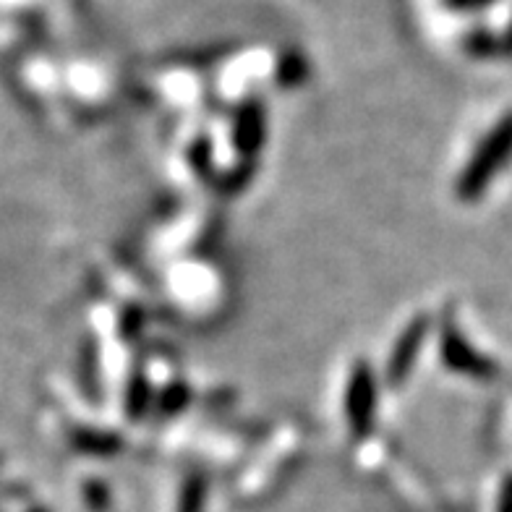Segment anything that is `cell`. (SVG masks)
<instances>
[{
    "label": "cell",
    "instance_id": "obj_1",
    "mask_svg": "<svg viewBox=\"0 0 512 512\" xmlns=\"http://www.w3.org/2000/svg\"><path fill=\"white\" fill-rule=\"evenodd\" d=\"M494 0H447V6L452 8H481V6H489Z\"/></svg>",
    "mask_w": 512,
    "mask_h": 512
}]
</instances>
